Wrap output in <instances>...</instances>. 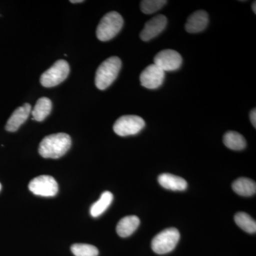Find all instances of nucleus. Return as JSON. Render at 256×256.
I'll list each match as a JSON object with an SVG mask.
<instances>
[{
  "label": "nucleus",
  "instance_id": "nucleus-1",
  "mask_svg": "<svg viewBox=\"0 0 256 256\" xmlns=\"http://www.w3.org/2000/svg\"><path fill=\"white\" fill-rule=\"evenodd\" d=\"M72 146V138L66 133H56L46 136L38 146V153L44 158L58 159L63 156Z\"/></svg>",
  "mask_w": 256,
  "mask_h": 256
},
{
  "label": "nucleus",
  "instance_id": "nucleus-2",
  "mask_svg": "<svg viewBox=\"0 0 256 256\" xmlns=\"http://www.w3.org/2000/svg\"><path fill=\"white\" fill-rule=\"evenodd\" d=\"M122 62L118 57L112 56L104 60L96 70L95 84L99 90H106L117 78Z\"/></svg>",
  "mask_w": 256,
  "mask_h": 256
},
{
  "label": "nucleus",
  "instance_id": "nucleus-3",
  "mask_svg": "<svg viewBox=\"0 0 256 256\" xmlns=\"http://www.w3.org/2000/svg\"><path fill=\"white\" fill-rule=\"evenodd\" d=\"M124 18L117 12L108 13L101 18L96 30L97 38L101 42H108L114 38L124 26Z\"/></svg>",
  "mask_w": 256,
  "mask_h": 256
},
{
  "label": "nucleus",
  "instance_id": "nucleus-4",
  "mask_svg": "<svg viewBox=\"0 0 256 256\" xmlns=\"http://www.w3.org/2000/svg\"><path fill=\"white\" fill-rule=\"evenodd\" d=\"M180 238V232L175 228L165 229L154 237L151 242L152 249L156 254L162 255L172 252Z\"/></svg>",
  "mask_w": 256,
  "mask_h": 256
},
{
  "label": "nucleus",
  "instance_id": "nucleus-5",
  "mask_svg": "<svg viewBox=\"0 0 256 256\" xmlns=\"http://www.w3.org/2000/svg\"><path fill=\"white\" fill-rule=\"evenodd\" d=\"M69 72L70 67L68 62L65 60H58L42 74L40 82L45 88L56 86L66 79Z\"/></svg>",
  "mask_w": 256,
  "mask_h": 256
},
{
  "label": "nucleus",
  "instance_id": "nucleus-6",
  "mask_svg": "<svg viewBox=\"0 0 256 256\" xmlns=\"http://www.w3.org/2000/svg\"><path fill=\"white\" fill-rule=\"evenodd\" d=\"M146 126V122L138 116H124L116 121L114 130L121 137L134 136L140 132Z\"/></svg>",
  "mask_w": 256,
  "mask_h": 256
},
{
  "label": "nucleus",
  "instance_id": "nucleus-7",
  "mask_svg": "<svg viewBox=\"0 0 256 256\" xmlns=\"http://www.w3.org/2000/svg\"><path fill=\"white\" fill-rule=\"evenodd\" d=\"M28 188L34 194L37 196H54L58 193V185L52 176L42 175L30 182Z\"/></svg>",
  "mask_w": 256,
  "mask_h": 256
},
{
  "label": "nucleus",
  "instance_id": "nucleus-8",
  "mask_svg": "<svg viewBox=\"0 0 256 256\" xmlns=\"http://www.w3.org/2000/svg\"><path fill=\"white\" fill-rule=\"evenodd\" d=\"M154 64L164 72H174L181 67L182 58L176 50H162L154 56Z\"/></svg>",
  "mask_w": 256,
  "mask_h": 256
},
{
  "label": "nucleus",
  "instance_id": "nucleus-9",
  "mask_svg": "<svg viewBox=\"0 0 256 256\" xmlns=\"http://www.w3.org/2000/svg\"><path fill=\"white\" fill-rule=\"evenodd\" d=\"M165 72L156 64H150L140 74V80L143 87L148 89H156L162 85Z\"/></svg>",
  "mask_w": 256,
  "mask_h": 256
},
{
  "label": "nucleus",
  "instance_id": "nucleus-10",
  "mask_svg": "<svg viewBox=\"0 0 256 256\" xmlns=\"http://www.w3.org/2000/svg\"><path fill=\"white\" fill-rule=\"evenodd\" d=\"M168 18L164 15L160 14L150 20L144 24L140 36L144 42H148L160 34L166 28Z\"/></svg>",
  "mask_w": 256,
  "mask_h": 256
},
{
  "label": "nucleus",
  "instance_id": "nucleus-11",
  "mask_svg": "<svg viewBox=\"0 0 256 256\" xmlns=\"http://www.w3.org/2000/svg\"><path fill=\"white\" fill-rule=\"evenodd\" d=\"M32 106L30 104H25L20 106L14 111L11 117L6 122L5 129L8 132H14L18 130L22 124L26 122L31 112Z\"/></svg>",
  "mask_w": 256,
  "mask_h": 256
},
{
  "label": "nucleus",
  "instance_id": "nucleus-12",
  "mask_svg": "<svg viewBox=\"0 0 256 256\" xmlns=\"http://www.w3.org/2000/svg\"><path fill=\"white\" fill-rule=\"evenodd\" d=\"M208 24V15L204 10H198L188 16L185 30L188 33L196 34L204 31Z\"/></svg>",
  "mask_w": 256,
  "mask_h": 256
},
{
  "label": "nucleus",
  "instance_id": "nucleus-13",
  "mask_svg": "<svg viewBox=\"0 0 256 256\" xmlns=\"http://www.w3.org/2000/svg\"><path fill=\"white\" fill-rule=\"evenodd\" d=\"M158 182L163 188L172 191H184L188 188V182L184 178L169 173L160 174Z\"/></svg>",
  "mask_w": 256,
  "mask_h": 256
},
{
  "label": "nucleus",
  "instance_id": "nucleus-14",
  "mask_svg": "<svg viewBox=\"0 0 256 256\" xmlns=\"http://www.w3.org/2000/svg\"><path fill=\"white\" fill-rule=\"evenodd\" d=\"M140 224V220L137 216H128L120 220L116 227V232L120 236L126 238L137 230Z\"/></svg>",
  "mask_w": 256,
  "mask_h": 256
},
{
  "label": "nucleus",
  "instance_id": "nucleus-15",
  "mask_svg": "<svg viewBox=\"0 0 256 256\" xmlns=\"http://www.w3.org/2000/svg\"><path fill=\"white\" fill-rule=\"evenodd\" d=\"M232 188L237 194L242 196H250L256 192V182L250 178H239L232 184Z\"/></svg>",
  "mask_w": 256,
  "mask_h": 256
},
{
  "label": "nucleus",
  "instance_id": "nucleus-16",
  "mask_svg": "<svg viewBox=\"0 0 256 256\" xmlns=\"http://www.w3.org/2000/svg\"><path fill=\"white\" fill-rule=\"evenodd\" d=\"M52 110V102L50 98L42 97L37 100L32 114L33 118L37 122H42L50 116Z\"/></svg>",
  "mask_w": 256,
  "mask_h": 256
},
{
  "label": "nucleus",
  "instance_id": "nucleus-17",
  "mask_svg": "<svg viewBox=\"0 0 256 256\" xmlns=\"http://www.w3.org/2000/svg\"><path fill=\"white\" fill-rule=\"evenodd\" d=\"M112 200H114L112 194L108 191L104 192L101 194L100 198L90 207V215L94 218L100 216L110 206Z\"/></svg>",
  "mask_w": 256,
  "mask_h": 256
},
{
  "label": "nucleus",
  "instance_id": "nucleus-18",
  "mask_svg": "<svg viewBox=\"0 0 256 256\" xmlns=\"http://www.w3.org/2000/svg\"><path fill=\"white\" fill-rule=\"evenodd\" d=\"M224 144L232 150H242L246 146V141L240 133L229 131L224 136Z\"/></svg>",
  "mask_w": 256,
  "mask_h": 256
},
{
  "label": "nucleus",
  "instance_id": "nucleus-19",
  "mask_svg": "<svg viewBox=\"0 0 256 256\" xmlns=\"http://www.w3.org/2000/svg\"><path fill=\"white\" fill-rule=\"evenodd\" d=\"M234 220L238 227L248 234H256V222L248 214L238 212L234 216Z\"/></svg>",
  "mask_w": 256,
  "mask_h": 256
},
{
  "label": "nucleus",
  "instance_id": "nucleus-20",
  "mask_svg": "<svg viewBox=\"0 0 256 256\" xmlns=\"http://www.w3.org/2000/svg\"><path fill=\"white\" fill-rule=\"evenodd\" d=\"M70 250L75 256H98L99 254L97 248L89 244H74Z\"/></svg>",
  "mask_w": 256,
  "mask_h": 256
},
{
  "label": "nucleus",
  "instance_id": "nucleus-21",
  "mask_svg": "<svg viewBox=\"0 0 256 256\" xmlns=\"http://www.w3.org/2000/svg\"><path fill=\"white\" fill-rule=\"evenodd\" d=\"M166 2L165 0H144L140 2L141 11L144 14H153L161 10Z\"/></svg>",
  "mask_w": 256,
  "mask_h": 256
},
{
  "label": "nucleus",
  "instance_id": "nucleus-22",
  "mask_svg": "<svg viewBox=\"0 0 256 256\" xmlns=\"http://www.w3.org/2000/svg\"><path fill=\"white\" fill-rule=\"evenodd\" d=\"M250 119L252 121V124L254 128H256V108L252 110L250 114Z\"/></svg>",
  "mask_w": 256,
  "mask_h": 256
},
{
  "label": "nucleus",
  "instance_id": "nucleus-23",
  "mask_svg": "<svg viewBox=\"0 0 256 256\" xmlns=\"http://www.w3.org/2000/svg\"><path fill=\"white\" fill-rule=\"evenodd\" d=\"M84 1L82 0H70V2L73 3V4H75V3H82L84 2Z\"/></svg>",
  "mask_w": 256,
  "mask_h": 256
},
{
  "label": "nucleus",
  "instance_id": "nucleus-24",
  "mask_svg": "<svg viewBox=\"0 0 256 256\" xmlns=\"http://www.w3.org/2000/svg\"><path fill=\"white\" fill-rule=\"evenodd\" d=\"M256 2H254V3H252V11H254V12L256 13Z\"/></svg>",
  "mask_w": 256,
  "mask_h": 256
},
{
  "label": "nucleus",
  "instance_id": "nucleus-25",
  "mask_svg": "<svg viewBox=\"0 0 256 256\" xmlns=\"http://www.w3.org/2000/svg\"><path fill=\"white\" fill-rule=\"evenodd\" d=\"M2 190V185L1 184H0V191H1Z\"/></svg>",
  "mask_w": 256,
  "mask_h": 256
}]
</instances>
